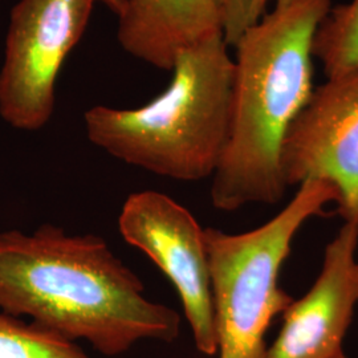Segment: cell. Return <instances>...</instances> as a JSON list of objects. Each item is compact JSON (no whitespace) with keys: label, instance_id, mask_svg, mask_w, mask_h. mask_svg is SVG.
I'll list each match as a JSON object with an SVG mask.
<instances>
[{"label":"cell","instance_id":"30bf717a","mask_svg":"<svg viewBox=\"0 0 358 358\" xmlns=\"http://www.w3.org/2000/svg\"><path fill=\"white\" fill-rule=\"evenodd\" d=\"M312 52L327 77L358 69V0L329 10L315 34Z\"/></svg>","mask_w":358,"mask_h":358},{"label":"cell","instance_id":"8fae6325","mask_svg":"<svg viewBox=\"0 0 358 358\" xmlns=\"http://www.w3.org/2000/svg\"><path fill=\"white\" fill-rule=\"evenodd\" d=\"M0 358H90L73 341L0 312Z\"/></svg>","mask_w":358,"mask_h":358},{"label":"cell","instance_id":"5bb4252c","mask_svg":"<svg viewBox=\"0 0 358 358\" xmlns=\"http://www.w3.org/2000/svg\"><path fill=\"white\" fill-rule=\"evenodd\" d=\"M214 1L217 3V6L219 7L220 13H222V17L224 19V15H226V13H227V10L230 8L232 0H214Z\"/></svg>","mask_w":358,"mask_h":358},{"label":"cell","instance_id":"8992f818","mask_svg":"<svg viewBox=\"0 0 358 358\" xmlns=\"http://www.w3.org/2000/svg\"><path fill=\"white\" fill-rule=\"evenodd\" d=\"M118 230L161 269L177 291L196 349L217 355L210 264L205 229L166 194L131 192L124 202Z\"/></svg>","mask_w":358,"mask_h":358},{"label":"cell","instance_id":"9a60e30c","mask_svg":"<svg viewBox=\"0 0 358 358\" xmlns=\"http://www.w3.org/2000/svg\"><path fill=\"white\" fill-rule=\"evenodd\" d=\"M269 0H267V3H268ZM275 1V6H279V4H285V3H288L289 0H273Z\"/></svg>","mask_w":358,"mask_h":358},{"label":"cell","instance_id":"52a82bcc","mask_svg":"<svg viewBox=\"0 0 358 358\" xmlns=\"http://www.w3.org/2000/svg\"><path fill=\"white\" fill-rule=\"evenodd\" d=\"M282 170L288 187L332 183L338 214L358 227V69L313 90L284 141Z\"/></svg>","mask_w":358,"mask_h":358},{"label":"cell","instance_id":"6da1fadb","mask_svg":"<svg viewBox=\"0 0 358 358\" xmlns=\"http://www.w3.org/2000/svg\"><path fill=\"white\" fill-rule=\"evenodd\" d=\"M0 312L117 357L143 340L174 343L180 316L145 296V284L94 234L51 223L0 232Z\"/></svg>","mask_w":358,"mask_h":358},{"label":"cell","instance_id":"4fadbf2b","mask_svg":"<svg viewBox=\"0 0 358 358\" xmlns=\"http://www.w3.org/2000/svg\"><path fill=\"white\" fill-rule=\"evenodd\" d=\"M96 3H101L108 10L120 16L125 8V0H94Z\"/></svg>","mask_w":358,"mask_h":358},{"label":"cell","instance_id":"e0dca14e","mask_svg":"<svg viewBox=\"0 0 358 358\" xmlns=\"http://www.w3.org/2000/svg\"><path fill=\"white\" fill-rule=\"evenodd\" d=\"M357 287H358V264H357Z\"/></svg>","mask_w":358,"mask_h":358},{"label":"cell","instance_id":"277c9868","mask_svg":"<svg viewBox=\"0 0 358 358\" xmlns=\"http://www.w3.org/2000/svg\"><path fill=\"white\" fill-rule=\"evenodd\" d=\"M337 202L332 183L308 179L276 217L254 230L205 229L219 358H263L271 321L294 301L279 284L292 242L309 219Z\"/></svg>","mask_w":358,"mask_h":358},{"label":"cell","instance_id":"5b68a950","mask_svg":"<svg viewBox=\"0 0 358 358\" xmlns=\"http://www.w3.org/2000/svg\"><path fill=\"white\" fill-rule=\"evenodd\" d=\"M94 0H19L11 11L0 69V117L36 131L51 120L56 83L90 24Z\"/></svg>","mask_w":358,"mask_h":358},{"label":"cell","instance_id":"ba28073f","mask_svg":"<svg viewBox=\"0 0 358 358\" xmlns=\"http://www.w3.org/2000/svg\"><path fill=\"white\" fill-rule=\"evenodd\" d=\"M358 227L350 223L329 242L310 289L282 312V325L263 358H334L358 303Z\"/></svg>","mask_w":358,"mask_h":358},{"label":"cell","instance_id":"3957f363","mask_svg":"<svg viewBox=\"0 0 358 358\" xmlns=\"http://www.w3.org/2000/svg\"><path fill=\"white\" fill-rule=\"evenodd\" d=\"M227 48L217 32L180 51L166 90L140 108H90L84 115L88 140L161 177H213L230 137L235 64Z\"/></svg>","mask_w":358,"mask_h":358},{"label":"cell","instance_id":"7a4b0ae2","mask_svg":"<svg viewBox=\"0 0 358 358\" xmlns=\"http://www.w3.org/2000/svg\"><path fill=\"white\" fill-rule=\"evenodd\" d=\"M331 0H289L244 31L234 45L230 137L211 185L220 211L279 203L284 141L312 93V45Z\"/></svg>","mask_w":358,"mask_h":358},{"label":"cell","instance_id":"9c48e42d","mask_svg":"<svg viewBox=\"0 0 358 358\" xmlns=\"http://www.w3.org/2000/svg\"><path fill=\"white\" fill-rule=\"evenodd\" d=\"M223 32L214 0H125L117 36L131 56L171 71L180 51Z\"/></svg>","mask_w":358,"mask_h":358},{"label":"cell","instance_id":"7c38bea8","mask_svg":"<svg viewBox=\"0 0 358 358\" xmlns=\"http://www.w3.org/2000/svg\"><path fill=\"white\" fill-rule=\"evenodd\" d=\"M267 7V0H232L223 19V36L229 47H234L244 31L254 26Z\"/></svg>","mask_w":358,"mask_h":358},{"label":"cell","instance_id":"2e32d148","mask_svg":"<svg viewBox=\"0 0 358 358\" xmlns=\"http://www.w3.org/2000/svg\"><path fill=\"white\" fill-rule=\"evenodd\" d=\"M334 358H349V357H346L345 355H344V352H343V353H340V355H337V356H336V357Z\"/></svg>","mask_w":358,"mask_h":358}]
</instances>
